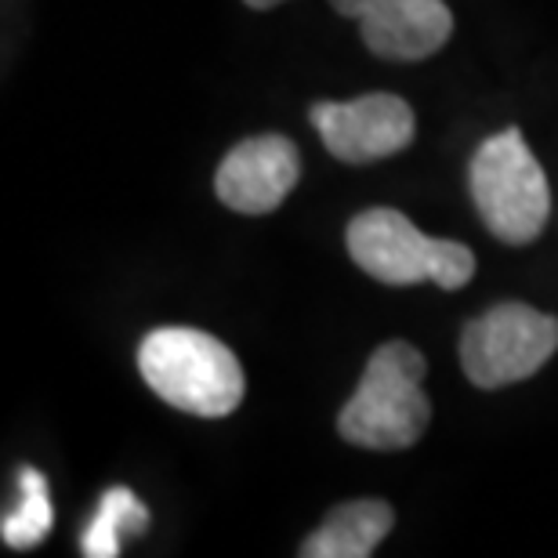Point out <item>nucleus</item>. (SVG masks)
Returning <instances> with one entry per match:
<instances>
[{
	"instance_id": "nucleus-7",
	"label": "nucleus",
	"mask_w": 558,
	"mask_h": 558,
	"mask_svg": "<svg viewBox=\"0 0 558 558\" xmlns=\"http://www.w3.org/2000/svg\"><path fill=\"white\" fill-rule=\"evenodd\" d=\"M330 8L360 22L363 44L377 59L421 62L453 37L442 0H330Z\"/></svg>"
},
{
	"instance_id": "nucleus-12",
	"label": "nucleus",
	"mask_w": 558,
	"mask_h": 558,
	"mask_svg": "<svg viewBox=\"0 0 558 558\" xmlns=\"http://www.w3.org/2000/svg\"><path fill=\"white\" fill-rule=\"evenodd\" d=\"M243 4H251V8L265 11V8H276V4H283V0H243Z\"/></svg>"
},
{
	"instance_id": "nucleus-8",
	"label": "nucleus",
	"mask_w": 558,
	"mask_h": 558,
	"mask_svg": "<svg viewBox=\"0 0 558 558\" xmlns=\"http://www.w3.org/2000/svg\"><path fill=\"white\" fill-rule=\"evenodd\" d=\"M298 178V145L283 135H262L229 149L215 174V193L221 204L240 210V215H269L283 204Z\"/></svg>"
},
{
	"instance_id": "nucleus-4",
	"label": "nucleus",
	"mask_w": 558,
	"mask_h": 558,
	"mask_svg": "<svg viewBox=\"0 0 558 558\" xmlns=\"http://www.w3.org/2000/svg\"><path fill=\"white\" fill-rule=\"evenodd\" d=\"M472 199L486 229L511 247H526L548 226V178L515 128L478 145L472 156Z\"/></svg>"
},
{
	"instance_id": "nucleus-3",
	"label": "nucleus",
	"mask_w": 558,
	"mask_h": 558,
	"mask_svg": "<svg viewBox=\"0 0 558 558\" xmlns=\"http://www.w3.org/2000/svg\"><path fill=\"white\" fill-rule=\"evenodd\" d=\"M349 254L366 276L388 287L432 279L442 290H461L475 276V254L457 240H432L392 207H371L352 218Z\"/></svg>"
},
{
	"instance_id": "nucleus-10",
	"label": "nucleus",
	"mask_w": 558,
	"mask_h": 558,
	"mask_svg": "<svg viewBox=\"0 0 558 558\" xmlns=\"http://www.w3.org/2000/svg\"><path fill=\"white\" fill-rule=\"evenodd\" d=\"M145 530H149V508H145L131 489L113 486L102 494V505H98L92 526L84 530L81 551L87 558H113L120 555V537H124V533L138 537Z\"/></svg>"
},
{
	"instance_id": "nucleus-2",
	"label": "nucleus",
	"mask_w": 558,
	"mask_h": 558,
	"mask_svg": "<svg viewBox=\"0 0 558 558\" xmlns=\"http://www.w3.org/2000/svg\"><path fill=\"white\" fill-rule=\"evenodd\" d=\"M138 371L167 407L193 417H226L243 399L240 360L204 330H153L138 349Z\"/></svg>"
},
{
	"instance_id": "nucleus-6",
	"label": "nucleus",
	"mask_w": 558,
	"mask_h": 558,
	"mask_svg": "<svg viewBox=\"0 0 558 558\" xmlns=\"http://www.w3.org/2000/svg\"><path fill=\"white\" fill-rule=\"evenodd\" d=\"M312 128L319 131L323 145L341 163H374L403 153L414 142L417 120L399 95L374 92L355 102H316Z\"/></svg>"
},
{
	"instance_id": "nucleus-1",
	"label": "nucleus",
	"mask_w": 558,
	"mask_h": 558,
	"mask_svg": "<svg viewBox=\"0 0 558 558\" xmlns=\"http://www.w3.org/2000/svg\"><path fill=\"white\" fill-rule=\"evenodd\" d=\"M424 374H428V363L410 341L381 344L338 417L341 439L381 453L410 450L432 421L428 396L421 388Z\"/></svg>"
},
{
	"instance_id": "nucleus-11",
	"label": "nucleus",
	"mask_w": 558,
	"mask_h": 558,
	"mask_svg": "<svg viewBox=\"0 0 558 558\" xmlns=\"http://www.w3.org/2000/svg\"><path fill=\"white\" fill-rule=\"evenodd\" d=\"M19 489L22 500L19 508L4 515V526H0V537H4L8 548L15 551H29L51 533V497H48V478H44L37 468L22 464L19 468Z\"/></svg>"
},
{
	"instance_id": "nucleus-9",
	"label": "nucleus",
	"mask_w": 558,
	"mask_h": 558,
	"mask_svg": "<svg viewBox=\"0 0 558 558\" xmlns=\"http://www.w3.org/2000/svg\"><path fill=\"white\" fill-rule=\"evenodd\" d=\"M396 526V511L385 500H349L323 519V526L305 537L301 558H371Z\"/></svg>"
},
{
	"instance_id": "nucleus-5",
	"label": "nucleus",
	"mask_w": 558,
	"mask_h": 558,
	"mask_svg": "<svg viewBox=\"0 0 558 558\" xmlns=\"http://www.w3.org/2000/svg\"><path fill=\"white\" fill-rule=\"evenodd\" d=\"M558 352V319L530 305H497L461 333V366L478 388L526 381Z\"/></svg>"
}]
</instances>
